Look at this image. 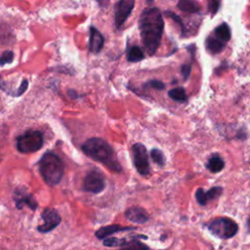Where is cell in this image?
I'll list each match as a JSON object with an SVG mask.
<instances>
[{
    "mask_svg": "<svg viewBox=\"0 0 250 250\" xmlns=\"http://www.w3.org/2000/svg\"><path fill=\"white\" fill-rule=\"evenodd\" d=\"M211 233L221 239H229L233 237L238 231V225L230 218L221 217L210 221L207 224Z\"/></svg>",
    "mask_w": 250,
    "mask_h": 250,
    "instance_id": "4",
    "label": "cell"
},
{
    "mask_svg": "<svg viewBox=\"0 0 250 250\" xmlns=\"http://www.w3.org/2000/svg\"><path fill=\"white\" fill-rule=\"evenodd\" d=\"M214 33H215V37L224 43H227L230 39V35H231L230 28L227 23H222L218 25L215 28Z\"/></svg>",
    "mask_w": 250,
    "mask_h": 250,
    "instance_id": "19",
    "label": "cell"
},
{
    "mask_svg": "<svg viewBox=\"0 0 250 250\" xmlns=\"http://www.w3.org/2000/svg\"><path fill=\"white\" fill-rule=\"evenodd\" d=\"M223 192L222 187H213L208 190L198 188L195 191V199L200 205H206L209 201L218 198Z\"/></svg>",
    "mask_w": 250,
    "mask_h": 250,
    "instance_id": "11",
    "label": "cell"
},
{
    "mask_svg": "<svg viewBox=\"0 0 250 250\" xmlns=\"http://www.w3.org/2000/svg\"><path fill=\"white\" fill-rule=\"evenodd\" d=\"M14 60V53L13 51L7 50L0 56V65H5L11 63Z\"/></svg>",
    "mask_w": 250,
    "mask_h": 250,
    "instance_id": "24",
    "label": "cell"
},
{
    "mask_svg": "<svg viewBox=\"0 0 250 250\" xmlns=\"http://www.w3.org/2000/svg\"><path fill=\"white\" fill-rule=\"evenodd\" d=\"M97 1L102 5V4H105V2H106L107 0H97Z\"/></svg>",
    "mask_w": 250,
    "mask_h": 250,
    "instance_id": "30",
    "label": "cell"
},
{
    "mask_svg": "<svg viewBox=\"0 0 250 250\" xmlns=\"http://www.w3.org/2000/svg\"><path fill=\"white\" fill-rule=\"evenodd\" d=\"M104 36L102 33L94 26L90 28V39H89V50L92 53L98 54L104 47Z\"/></svg>",
    "mask_w": 250,
    "mask_h": 250,
    "instance_id": "13",
    "label": "cell"
},
{
    "mask_svg": "<svg viewBox=\"0 0 250 250\" xmlns=\"http://www.w3.org/2000/svg\"><path fill=\"white\" fill-rule=\"evenodd\" d=\"M132 155L133 163L138 173L142 176H146L149 174V162L148 154L146 146L141 143H136L132 146Z\"/></svg>",
    "mask_w": 250,
    "mask_h": 250,
    "instance_id": "6",
    "label": "cell"
},
{
    "mask_svg": "<svg viewBox=\"0 0 250 250\" xmlns=\"http://www.w3.org/2000/svg\"><path fill=\"white\" fill-rule=\"evenodd\" d=\"M42 220H43V224L38 226L37 229L38 231L45 233V232H49L51 230H53L54 229H56L62 222L61 216L59 215V213L53 209V208H47L43 211L42 215Z\"/></svg>",
    "mask_w": 250,
    "mask_h": 250,
    "instance_id": "8",
    "label": "cell"
},
{
    "mask_svg": "<svg viewBox=\"0 0 250 250\" xmlns=\"http://www.w3.org/2000/svg\"><path fill=\"white\" fill-rule=\"evenodd\" d=\"M150 156L154 163H156L159 166H163L165 164V157L163 152L158 148H153L150 151Z\"/></svg>",
    "mask_w": 250,
    "mask_h": 250,
    "instance_id": "23",
    "label": "cell"
},
{
    "mask_svg": "<svg viewBox=\"0 0 250 250\" xmlns=\"http://www.w3.org/2000/svg\"><path fill=\"white\" fill-rule=\"evenodd\" d=\"M135 6V0H119L115 5V26L117 28L125 22Z\"/></svg>",
    "mask_w": 250,
    "mask_h": 250,
    "instance_id": "9",
    "label": "cell"
},
{
    "mask_svg": "<svg viewBox=\"0 0 250 250\" xmlns=\"http://www.w3.org/2000/svg\"><path fill=\"white\" fill-rule=\"evenodd\" d=\"M140 238L146 239L147 237L146 235L138 234V236L135 237L133 240H131L128 244L121 246L120 250H149V247L146 244H145L139 240Z\"/></svg>",
    "mask_w": 250,
    "mask_h": 250,
    "instance_id": "17",
    "label": "cell"
},
{
    "mask_svg": "<svg viewBox=\"0 0 250 250\" xmlns=\"http://www.w3.org/2000/svg\"><path fill=\"white\" fill-rule=\"evenodd\" d=\"M166 15L167 16H169V17H171L172 19H174V21H176L180 25H181V27H182V32L184 33V30H185V26H184V23H183V21H182V20H181V18L180 17H178L177 15H175V14H173V13H171V12H166Z\"/></svg>",
    "mask_w": 250,
    "mask_h": 250,
    "instance_id": "29",
    "label": "cell"
},
{
    "mask_svg": "<svg viewBox=\"0 0 250 250\" xmlns=\"http://www.w3.org/2000/svg\"><path fill=\"white\" fill-rule=\"evenodd\" d=\"M125 217L128 221L135 224H145L148 221L149 216L146 211L139 206H133L125 211Z\"/></svg>",
    "mask_w": 250,
    "mask_h": 250,
    "instance_id": "12",
    "label": "cell"
},
{
    "mask_svg": "<svg viewBox=\"0 0 250 250\" xmlns=\"http://www.w3.org/2000/svg\"><path fill=\"white\" fill-rule=\"evenodd\" d=\"M138 235H131L128 237H122V238H118V237H108L106 239L104 240V245L107 246V247H116V246H124L126 244H128L131 240H133L135 237H137Z\"/></svg>",
    "mask_w": 250,
    "mask_h": 250,
    "instance_id": "20",
    "label": "cell"
},
{
    "mask_svg": "<svg viewBox=\"0 0 250 250\" xmlns=\"http://www.w3.org/2000/svg\"><path fill=\"white\" fill-rule=\"evenodd\" d=\"M43 146V136L40 131L28 130L17 139V148L20 152L29 153L39 150Z\"/></svg>",
    "mask_w": 250,
    "mask_h": 250,
    "instance_id": "5",
    "label": "cell"
},
{
    "mask_svg": "<svg viewBox=\"0 0 250 250\" xmlns=\"http://www.w3.org/2000/svg\"><path fill=\"white\" fill-rule=\"evenodd\" d=\"M27 86H28V81H27L26 79H23L22 82H21V86H20V88L18 89L17 93L15 94V97H18V96L22 95V94L25 92V90L27 89Z\"/></svg>",
    "mask_w": 250,
    "mask_h": 250,
    "instance_id": "28",
    "label": "cell"
},
{
    "mask_svg": "<svg viewBox=\"0 0 250 250\" xmlns=\"http://www.w3.org/2000/svg\"><path fill=\"white\" fill-rule=\"evenodd\" d=\"M14 199L16 202V206L19 209H21L24 205L29 207L31 210L37 209L38 204H37L35 198L33 197V195L31 193H29L24 188H18L15 192Z\"/></svg>",
    "mask_w": 250,
    "mask_h": 250,
    "instance_id": "10",
    "label": "cell"
},
{
    "mask_svg": "<svg viewBox=\"0 0 250 250\" xmlns=\"http://www.w3.org/2000/svg\"><path fill=\"white\" fill-rule=\"evenodd\" d=\"M139 28L147 54L154 55L160 45L164 28V21L159 9L154 7L145 9L140 16Z\"/></svg>",
    "mask_w": 250,
    "mask_h": 250,
    "instance_id": "1",
    "label": "cell"
},
{
    "mask_svg": "<svg viewBox=\"0 0 250 250\" xmlns=\"http://www.w3.org/2000/svg\"><path fill=\"white\" fill-rule=\"evenodd\" d=\"M224 167H225V161L219 154L212 155L206 163V168L211 173H219L224 169Z\"/></svg>",
    "mask_w": 250,
    "mask_h": 250,
    "instance_id": "15",
    "label": "cell"
},
{
    "mask_svg": "<svg viewBox=\"0 0 250 250\" xmlns=\"http://www.w3.org/2000/svg\"><path fill=\"white\" fill-rule=\"evenodd\" d=\"M190 71H191V66H190V64H183L182 66H181V73H182V75H183V77H184V79L185 80H187L188 78V76H189V74H190Z\"/></svg>",
    "mask_w": 250,
    "mask_h": 250,
    "instance_id": "27",
    "label": "cell"
},
{
    "mask_svg": "<svg viewBox=\"0 0 250 250\" xmlns=\"http://www.w3.org/2000/svg\"><path fill=\"white\" fill-rule=\"evenodd\" d=\"M226 46V43L220 41L218 38L209 36L206 39V49L211 54H218L220 53Z\"/></svg>",
    "mask_w": 250,
    "mask_h": 250,
    "instance_id": "18",
    "label": "cell"
},
{
    "mask_svg": "<svg viewBox=\"0 0 250 250\" xmlns=\"http://www.w3.org/2000/svg\"><path fill=\"white\" fill-rule=\"evenodd\" d=\"M39 171L44 181L49 186L58 185L63 175V164L55 152H46L39 160Z\"/></svg>",
    "mask_w": 250,
    "mask_h": 250,
    "instance_id": "3",
    "label": "cell"
},
{
    "mask_svg": "<svg viewBox=\"0 0 250 250\" xmlns=\"http://www.w3.org/2000/svg\"><path fill=\"white\" fill-rule=\"evenodd\" d=\"M134 229V228L132 227H121L119 225H110V226H104L100 228L97 231H96V236L99 239L104 238L114 232H118V231H125V230H132Z\"/></svg>",
    "mask_w": 250,
    "mask_h": 250,
    "instance_id": "14",
    "label": "cell"
},
{
    "mask_svg": "<svg viewBox=\"0 0 250 250\" xmlns=\"http://www.w3.org/2000/svg\"><path fill=\"white\" fill-rule=\"evenodd\" d=\"M83 152L90 158L103 163L115 173L121 172L122 168L116 158L111 146L102 138H90L82 145Z\"/></svg>",
    "mask_w": 250,
    "mask_h": 250,
    "instance_id": "2",
    "label": "cell"
},
{
    "mask_svg": "<svg viewBox=\"0 0 250 250\" xmlns=\"http://www.w3.org/2000/svg\"><path fill=\"white\" fill-rule=\"evenodd\" d=\"M168 96L174 100V101H177V102H186L187 99H188V96L186 94V91L184 88L182 87H178V88H174V89H171L169 92H168Z\"/></svg>",
    "mask_w": 250,
    "mask_h": 250,
    "instance_id": "22",
    "label": "cell"
},
{
    "mask_svg": "<svg viewBox=\"0 0 250 250\" xmlns=\"http://www.w3.org/2000/svg\"><path fill=\"white\" fill-rule=\"evenodd\" d=\"M146 85L149 86L153 89H156V90H163L165 88V85L161 81H158V80H150Z\"/></svg>",
    "mask_w": 250,
    "mask_h": 250,
    "instance_id": "26",
    "label": "cell"
},
{
    "mask_svg": "<svg viewBox=\"0 0 250 250\" xmlns=\"http://www.w3.org/2000/svg\"><path fill=\"white\" fill-rule=\"evenodd\" d=\"M105 186L104 176L98 170L90 171L84 178L83 189L94 194L100 193L104 190Z\"/></svg>",
    "mask_w": 250,
    "mask_h": 250,
    "instance_id": "7",
    "label": "cell"
},
{
    "mask_svg": "<svg viewBox=\"0 0 250 250\" xmlns=\"http://www.w3.org/2000/svg\"><path fill=\"white\" fill-rule=\"evenodd\" d=\"M178 8L183 12L188 13H198L201 10V6L194 0H179Z\"/></svg>",
    "mask_w": 250,
    "mask_h": 250,
    "instance_id": "16",
    "label": "cell"
},
{
    "mask_svg": "<svg viewBox=\"0 0 250 250\" xmlns=\"http://www.w3.org/2000/svg\"><path fill=\"white\" fill-rule=\"evenodd\" d=\"M145 55L142 49L138 46H132L127 51V60L131 62H137L144 59Z\"/></svg>",
    "mask_w": 250,
    "mask_h": 250,
    "instance_id": "21",
    "label": "cell"
},
{
    "mask_svg": "<svg viewBox=\"0 0 250 250\" xmlns=\"http://www.w3.org/2000/svg\"><path fill=\"white\" fill-rule=\"evenodd\" d=\"M220 7V2L219 0H209L208 3V11L212 14H216L218 9Z\"/></svg>",
    "mask_w": 250,
    "mask_h": 250,
    "instance_id": "25",
    "label": "cell"
}]
</instances>
